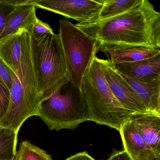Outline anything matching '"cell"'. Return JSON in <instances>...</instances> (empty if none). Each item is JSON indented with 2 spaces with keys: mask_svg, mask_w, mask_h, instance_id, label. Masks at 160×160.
Masks as SVG:
<instances>
[{
  "mask_svg": "<svg viewBox=\"0 0 160 160\" xmlns=\"http://www.w3.org/2000/svg\"><path fill=\"white\" fill-rule=\"evenodd\" d=\"M160 18V12L150 2L142 0L135 7L121 15L76 25L96 39L99 48L143 46L157 49L153 40V29Z\"/></svg>",
  "mask_w": 160,
  "mask_h": 160,
  "instance_id": "1",
  "label": "cell"
},
{
  "mask_svg": "<svg viewBox=\"0 0 160 160\" xmlns=\"http://www.w3.org/2000/svg\"><path fill=\"white\" fill-rule=\"evenodd\" d=\"M96 55L85 73L81 89L89 112V121L119 131L134 113L125 108L116 97Z\"/></svg>",
  "mask_w": 160,
  "mask_h": 160,
  "instance_id": "2",
  "label": "cell"
},
{
  "mask_svg": "<svg viewBox=\"0 0 160 160\" xmlns=\"http://www.w3.org/2000/svg\"><path fill=\"white\" fill-rule=\"evenodd\" d=\"M32 28L31 56L42 102L70 82L59 34H35Z\"/></svg>",
  "mask_w": 160,
  "mask_h": 160,
  "instance_id": "3",
  "label": "cell"
},
{
  "mask_svg": "<svg viewBox=\"0 0 160 160\" xmlns=\"http://www.w3.org/2000/svg\"><path fill=\"white\" fill-rule=\"evenodd\" d=\"M50 130H75L90 116L82 90L70 82L40 103L37 116Z\"/></svg>",
  "mask_w": 160,
  "mask_h": 160,
  "instance_id": "4",
  "label": "cell"
},
{
  "mask_svg": "<svg viewBox=\"0 0 160 160\" xmlns=\"http://www.w3.org/2000/svg\"><path fill=\"white\" fill-rule=\"evenodd\" d=\"M9 109L0 122V126L18 133L23 123L29 117L37 116L41 99L38 89L32 65L22 63L17 74L13 72Z\"/></svg>",
  "mask_w": 160,
  "mask_h": 160,
  "instance_id": "5",
  "label": "cell"
},
{
  "mask_svg": "<svg viewBox=\"0 0 160 160\" xmlns=\"http://www.w3.org/2000/svg\"><path fill=\"white\" fill-rule=\"evenodd\" d=\"M59 24L69 82L81 90L85 73L99 51L98 43L68 20H61Z\"/></svg>",
  "mask_w": 160,
  "mask_h": 160,
  "instance_id": "6",
  "label": "cell"
},
{
  "mask_svg": "<svg viewBox=\"0 0 160 160\" xmlns=\"http://www.w3.org/2000/svg\"><path fill=\"white\" fill-rule=\"evenodd\" d=\"M105 0H32L36 7L54 12L79 23L97 19Z\"/></svg>",
  "mask_w": 160,
  "mask_h": 160,
  "instance_id": "7",
  "label": "cell"
},
{
  "mask_svg": "<svg viewBox=\"0 0 160 160\" xmlns=\"http://www.w3.org/2000/svg\"><path fill=\"white\" fill-rule=\"evenodd\" d=\"M99 62L104 77L118 101L133 113L147 112L146 108L128 83L108 60L99 59Z\"/></svg>",
  "mask_w": 160,
  "mask_h": 160,
  "instance_id": "8",
  "label": "cell"
},
{
  "mask_svg": "<svg viewBox=\"0 0 160 160\" xmlns=\"http://www.w3.org/2000/svg\"><path fill=\"white\" fill-rule=\"evenodd\" d=\"M8 1L16 5V8L0 37V43L17 34L21 29H27L32 27L38 19L32 0Z\"/></svg>",
  "mask_w": 160,
  "mask_h": 160,
  "instance_id": "9",
  "label": "cell"
},
{
  "mask_svg": "<svg viewBox=\"0 0 160 160\" xmlns=\"http://www.w3.org/2000/svg\"><path fill=\"white\" fill-rule=\"evenodd\" d=\"M125 76L147 82L158 83L160 78V52L150 58L132 63L114 65Z\"/></svg>",
  "mask_w": 160,
  "mask_h": 160,
  "instance_id": "10",
  "label": "cell"
},
{
  "mask_svg": "<svg viewBox=\"0 0 160 160\" xmlns=\"http://www.w3.org/2000/svg\"><path fill=\"white\" fill-rule=\"evenodd\" d=\"M148 146L160 154V115L151 112L134 113L130 119Z\"/></svg>",
  "mask_w": 160,
  "mask_h": 160,
  "instance_id": "11",
  "label": "cell"
},
{
  "mask_svg": "<svg viewBox=\"0 0 160 160\" xmlns=\"http://www.w3.org/2000/svg\"><path fill=\"white\" fill-rule=\"evenodd\" d=\"M124 150L133 160H151L157 155L146 143L130 120L119 130Z\"/></svg>",
  "mask_w": 160,
  "mask_h": 160,
  "instance_id": "12",
  "label": "cell"
},
{
  "mask_svg": "<svg viewBox=\"0 0 160 160\" xmlns=\"http://www.w3.org/2000/svg\"><path fill=\"white\" fill-rule=\"evenodd\" d=\"M21 29L18 33L0 43V57L11 70L17 74L20 66L21 59L30 30Z\"/></svg>",
  "mask_w": 160,
  "mask_h": 160,
  "instance_id": "13",
  "label": "cell"
},
{
  "mask_svg": "<svg viewBox=\"0 0 160 160\" xmlns=\"http://www.w3.org/2000/svg\"><path fill=\"white\" fill-rule=\"evenodd\" d=\"M103 52L108 60L114 65L139 62L156 55L160 49L143 46L126 47H102L99 51Z\"/></svg>",
  "mask_w": 160,
  "mask_h": 160,
  "instance_id": "14",
  "label": "cell"
},
{
  "mask_svg": "<svg viewBox=\"0 0 160 160\" xmlns=\"http://www.w3.org/2000/svg\"><path fill=\"white\" fill-rule=\"evenodd\" d=\"M121 75L140 98L148 111L157 113L158 96V83L147 82L122 74Z\"/></svg>",
  "mask_w": 160,
  "mask_h": 160,
  "instance_id": "15",
  "label": "cell"
},
{
  "mask_svg": "<svg viewBox=\"0 0 160 160\" xmlns=\"http://www.w3.org/2000/svg\"><path fill=\"white\" fill-rule=\"evenodd\" d=\"M142 0H105L97 19L105 20L129 11Z\"/></svg>",
  "mask_w": 160,
  "mask_h": 160,
  "instance_id": "16",
  "label": "cell"
},
{
  "mask_svg": "<svg viewBox=\"0 0 160 160\" xmlns=\"http://www.w3.org/2000/svg\"><path fill=\"white\" fill-rule=\"evenodd\" d=\"M18 133L0 126V160H13L17 155Z\"/></svg>",
  "mask_w": 160,
  "mask_h": 160,
  "instance_id": "17",
  "label": "cell"
},
{
  "mask_svg": "<svg viewBox=\"0 0 160 160\" xmlns=\"http://www.w3.org/2000/svg\"><path fill=\"white\" fill-rule=\"evenodd\" d=\"M15 160H52L50 155L28 141L20 143Z\"/></svg>",
  "mask_w": 160,
  "mask_h": 160,
  "instance_id": "18",
  "label": "cell"
},
{
  "mask_svg": "<svg viewBox=\"0 0 160 160\" xmlns=\"http://www.w3.org/2000/svg\"><path fill=\"white\" fill-rule=\"evenodd\" d=\"M10 101V90L0 77V122L8 111Z\"/></svg>",
  "mask_w": 160,
  "mask_h": 160,
  "instance_id": "19",
  "label": "cell"
},
{
  "mask_svg": "<svg viewBox=\"0 0 160 160\" xmlns=\"http://www.w3.org/2000/svg\"><path fill=\"white\" fill-rule=\"evenodd\" d=\"M15 8L16 5L12 4L9 1L0 0V37Z\"/></svg>",
  "mask_w": 160,
  "mask_h": 160,
  "instance_id": "20",
  "label": "cell"
},
{
  "mask_svg": "<svg viewBox=\"0 0 160 160\" xmlns=\"http://www.w3.org/2000/svg\"><path fill=\"white\" fill-rule=\"evenodd\" d=\"M13 71L0 57V77L10 90L13 83Z\"/></svg>",
  "mask_w": 160,
  "mask_h": 160,
  "instance_id": "21",
  "label": "cell"
},
{
  "mask_svg": "<svg viewBox=\"0 0 160 160\" xmlns=\"http://www.w3.org/2000/svg\"><path fill=\"white\" fill-rule=\"evenodd\" d=\"M32 32L35 34H53V30L48 23L38 19L32 28Z\"/></svg>",
  "mask_w": 160,
  "mask_h": 160,
  "instance_id": "22",
  "label": "cell"
},
{
  "mask_svg": "<svg viewBox=\"0 0 160 160\" xmlns=\"http://www.w3.org/2000/svg\"><path fill=\"white\" fill-rule=\"evenodd\" d=\"M106 160H133L125 150L115 151Z\"/></svg>",
  "mask_w": 160,
  "mask_h": 160,
  "instance_id": "23",
  "label": "cell"
},
{
  "mask_svg": "<svg viewBox=\"0 0 160 160\" xmlns=\"http://www.w3.org/2000/svg\"><path fill=\"white\" fill-rule=\"evenodd\" d=\"M153 37L156 48L160 49V18L154 25Z\"/></svg>",
  "mask_w": 160,
  "mask_h": 160,
  "instance_id": "24",
  "label": "cell"
},
{
  "mask_svg": "<svg viewBox=\"0 0 160 160\" xmlns=\"http://www.w3.org/2000/svg\"><path fill=\"white\" fill-rule=\"evenodd\" d=\"M65 160H96L93 158L86 152H82L77 153Z\"/></svg>",
  "mask_w": 160,
  "mask_h": 160,
  "instance_id": "25",
  "label": "cell"
},
{
  "mask_svg": "<svg viewBox=\"0 0 160 160\" xmlns=\"http://www.w3.org/2000/svg\"><path fill=\"white\" fill-rule=\"evenodd\" d=\"M158 105L157 113L160 115V78L158 82Z\"/></svg>",
  "mask_w": 160,
  "mask_h": 160,
  "instance_id": "26",
  "label": "cell"
},
{
  "mask_svg": "<svg viewBox=\"0 0 160 160\" xmlns=\"http://www.w3.org/2000/svg\"><path fill=\"white\" fill-rule=\"evenodd\" d=\"M151 160H160V159L159 158V157L157 156L156 157L154 158V159H153Z\"/></svg>",
  "mask_w": 160,
  "mask_h": 160,
  "instance_id": "27",
  "label": "cell"
},
{
  "mask_svg": "<svg viewBox=\"0 0 160 160\" xmlns=\"http://www.w3.org/2000/svg\"><path fill=\"white\" fill-rule=\"evenodd\" d=\"M158 157H159V158L160 159V154H159V155H158Z\"/></svg>",
  "mask_w": 160,
  "mask_h": 160,
  "instance_id": "28",
  "label": "cell"
},
{
  "mask_svg": "<svg viewBox=\"0 0 160 160\" xmlns=\"http://www.w3.org/2000/svg\"></svg>",
  "mask_w": 160,
  "mask_h": 160,
  "instance_id": "29",
  "label": "cell"
}]
</instances>
